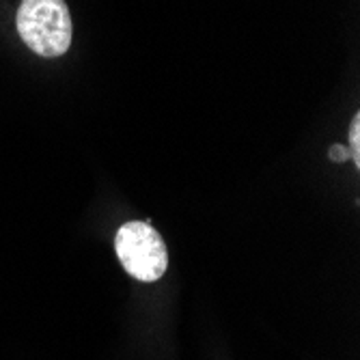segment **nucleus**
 I'll list each match as a JSON object with an SVG mask.
<instances>
[{"instance_id": "nucleus-1", "label": "nucleus", "mask_w": 360, "mask_h": 360, "mask_svg": "<svg viewBox=\"0 0 360 360\" xmlns=\"http://www.w3.org/2000/svg\"><path fill=\"white\" fill-rule=\"evenodd\" d=\"M15 24L22 41L39 56L56 58L72 46L74 26L65 0H22Z\"/></svg>"}, {"instance_id": "nucleus-4", "label": "nucleus", "mask_w": 360, "mask_h": 360, "mask_svg": "<svg viewBox=\"0 0 360 360\" xmlns=\"http://www.w3.org/2000/svg\"><path fill=\"white\" fill-rule=\"evenodd\" d=\"M330 158L335 162H345L349 158V151L345 147H341V145H335V147H330Z\"/></svg>"}, {"instance_id": "nucleus-2", "label": "nucleus", "mask_w": 360, "mask_h": 360, "mask_svg": "<svg viewBox=\"0 0 360 360\" xmlns=\"http://www.w3.org/2000/svg\"><path fill=\"white\" fill-rule=\"evenodd\" d=\"M115 250L123 270L141 283H155L169 268V250L149 222H125L115 238Z\"/></svg>"}, {"instance_id": "nucleus-3", "label": "nucleus", "mask_w": 360, "mask_h": 360, "mask_svg": "<svg viewBox=\"0 0 360 360\" xmlns=\"http://www.w3.org/2000/svg\"><path fill=\"white\" fill-rule=\"evenodd\" d=\"M349 141H352V158L356 162V167H360V115H354L349 127Z\"/></svg>"}]
</instances>
